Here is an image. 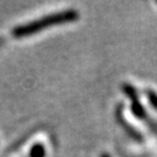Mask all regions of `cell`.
I'll return each mask as SVG.
<instances>
[{
	"instance_id": "cell-1",
	"label": "cell",
	"mask_w": 157,
	"mask_h": 157,
	"mask_svg": "<svg viewBox=\"0 0 157 157\" xmlns=\"http://www.w3.org/2000/svg\"><path fill=\"white\" fill-rule=\"evenodd\" d=\"M79 19V13L76 10H67V11L57 12L49 15L40 17L39 20H35L32 22H28L22 26H19L13 29V36L14 37H26L35 33H39L41 30H44L48 27L63 25V23L75 22Z\"/></svg>"
},
{
	"instance_id": "cell-2",
	"label": "cell",
	"mask_w": 157,
	"mask_h": 157,
	"mask_svg": "<svg viewBox=\"0 0 157 157\" xmlns=\"http://www.w3.org/2000/svg\"><path fill=\"white\" fill-rule=\"evenodd\" d=\"M115 120H117V122H118L119 126L124 129V132H126L133 140L136 141V142H140V143L143 142V136H142V134H141L140 132L135 128V127H133L129 122L126 121V119H124V104H122V102H121V104H118V106L115 108Z\"/></svg>"
},
{
	"instance_id": "cell-3",
	"label": "cell",
	"mask_w": 157,
	"mask_h": 157,
	"mask_svg": "<svg viewBox=\"0 0 157 157\" xmlns=\"http://www.w3.org/2000/svg\"><path fill=\"white\" fill-rule=\"evenodd\" d=\"M132 112L134 114L135 117L137 119H147V112L146 109H144V107L143 105L140 102V99H137V100H133L132 101Z\"/></svg>"
},
{
	"instance_id": "cell-4",
	"label": "cell",
	"mask_w": 157,
	"mask_h": 157,
	"mask_svg": "<svg viewBox=\"0 0 157 157\" xmlns=\"http://www.w3.org/2000/svg\"><path fill=\"white\" fill-rule=\"evenodd\" d=\"M121 89H122V91H124V95H126L127 98H129V100L130 101L140 99V98H139L137 91H136V89H135L132 84H129V83H124L122 86H121Z\"/></svg>"
},
{
	"instance_id": "cell-5",
	"label": "cell",
	"mask_w": 157,
	"mask_h": 157,
	"mask_svg": "<svg viewBox=\"0 0 157 157\" xmlns=\"http://www.w3.org/2000/svg\"><path fill=\"white\" fill-rule=\"evenodd\" d=\"M47 151L42 143H35L30 150H29V157H45Z\"/></svg>"
},
{
	"instance_id": "cell-6",
	"label": "cell",
	"mask_w": 157,
	"mask_h": 157,
	"mask_svg": "<svg viewBox=\"0 0 157 157\" xmlns=\"http://www.w3.org/2000/svg\"><path fill=\"white\" fill-rule=\"evenodd\" d=\"M146 95L147 98H148V100H149V102H150V105L157 111V93L155 91L148 89V90H146Z\"/></svg>"
},
{
	"instance_id": "cell-7",
	"label": "cell",
	"mask_w": 157,
	"mask_h": 157,
	"mask_svg": "<svg viewBox=\"0 0 157 157\" xmlns=\"http://www.w3.org/2000/svg\"><path fill=\"white\" fill-rule=\"evenodd\" d=\"M100 157H111L108 154H106V152H104V154H101L100 155Z\"/></svg>"
},
{
	"instance_id": "cell-8",
	"label": "cell",
	"mask_w": 157,
	"mask_h": 157,
	"mask_svg": "<svg viewBox=\"0 0 157 157\" xmlns=\"http://www.w3.org/2000/svg\"><path fill=\"white\" fill-rule=\"evenodd\" d=\"M2 42H4V40H2V39H0V45L2 44Z\"/></svg>"
}]
</instances>
